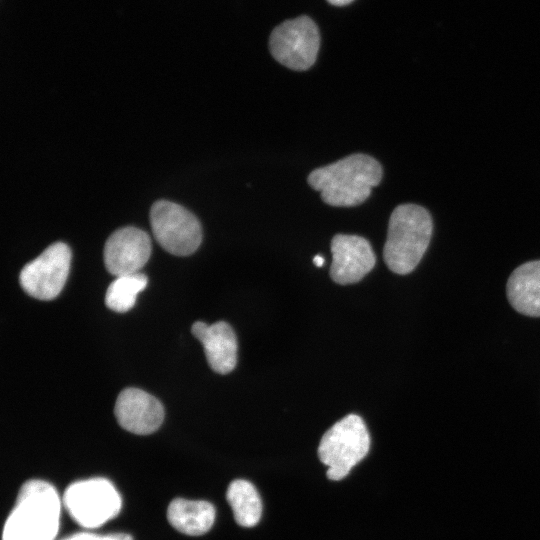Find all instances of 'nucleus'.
<instances>
[{"instance_id":"nucleus-14","label":"nucleus","mask_w":540,"mask_h":540,"mask_svg":"<svg viewBox=\"0 0 540 540\" xmlns=\"http://www.w3.org/2000/svg\"><path fill=\"white\" fill-rule=\"evenodd\" d=\"M214 506L204 500L176 498L167 509L169 523L179 532L199 536L210 530L215 520Z\"/></svg>"},{"instance_id":"nucleus-7","label":"nucleus","mask_w":540,"mask_h":540,"mask_svg":"<svg viewBox=\"0 0 540 540\" xmlns=\"http://www.w3.org/2000/svg\"><path fill=\"white\" fill-rule=\"evenodd\" d=\"M320 45L316 24L300 16L278 25L271 33V55L282 65L296 71L309 69L315 62Z\"/></svg>"},{"instance_id":"nucleus-1","label":"nucleus","mask_w":540,"mask_h":540,"mask_svg":"<svg viewBox=\"0 0 540 540\" xmlns=\"http://www.w3.org/2000/svg\"><path fill=\"white\" fill-rule=\"evenodd\" d=\"M381 179L380 163L369 155L357 153L313 170L307 181L320 192L326 204L352 207L363 203Z\"/></svg>"},{"instance_id":"nucleus-2","label":"nucleus","mask_w":540,"mask_h":540,"mask_svg":"<svg viewBox=\"0 0 540 540\" xmlns=\"http://www.w3.org/2000/svg\"><path fill=\"white\" fill-rule=\"evenodd\" d=\"M61 500L52 484L26 481L8 515L2 540H55L59 530Z\"/></svg>"},{"instance_id":"nucleus-6","label":"nucleus","mask_w":540,"mask_h":540,"mask_svg":"<svg viewBox=\"0 0 540 540\" xmlns=\"http://www.w3.org/2000/svg\"><path fill=\"white\" fill-rule=\"evenodd\" d=\"M150 224L156 241L173 255H190L201 244L202 230L198 219L179 204L156 201L151 207Z\"/></svg>"},{"instance_id":"nucleus-19","label":"nucleus","mask_w":540,"mask_h":540,"mask_svg":"<svg viewBox=\"0 0 540 540\" xmlns=\"http://www.w3.org/2000/svg\"><path fill=\"white\" fill-rule=\"evenodd\" d=\"M325 260L324 258L321 256V255H316L314 258H313V263L317 266V267H322L323 264H324Z\"/></svg>"},{"instance_id":"nucleus-16","label":"nucleus","mask_w":540,"mask_h":540,"mask_svg":"<svg viewBox=\"0 0 540 540\" xmlns=\"http://www.w3.org/2000/svg\"><path fill=\"white\" fill-rule=\"evenodd\" d=\"M148 279L143 273L118 276L107 288L106 306L112 311L124 313L136 303L137 295L147 286Z\"/></svg>"},{"instance_id":"nucleus-10","label":"nucleus","mask_w":540,"mask_h":540,"mask_svg":"<svg viewBox=\"0 0 540 540\" xmlns=\"http://www.w3.org/2000/svg\"><path fill=\"white\" fill-rule=\"evenodd\" d=\"M332 264L330 276L338 284L360 281L375 266L374 251L365 238L337 234L331 240Z\"/></svg>"},{"instance_id":"nucleus-4","label":"nucleus","mask_w":540,"mask_h":540,"mask_svg":"<svg viewBox=\"0 0 540 540\" xmlns=\"http://www.w3.org/2000/svg\"><path fill=\"white\" fill-rule=\"evenodd\" d=\"M369 448L370 436L365 422L356 414H348L324 433L318 456L328 467V479L339 481L367 455Z\"/></svg>"},{"instance_id":"nucleus-12","label":"nucleus","mask_w":540,"mask_h":540,"mask_svg":"<svg viewBox=\"0 0 540 540\" xmlns=\"http://www.w3.org/2000/svg\"><path fill=\"white\" fill-rule=\"evenodd\" d=\"M192 334L202 343L207 362L219 374L231 372L237 363V338L232 327L219 321L208 325L197 321L192 325Z\"/></svg>"},{"instance_id":"nucleus-13","label":"nucleus","mask_w":540,"mask_h":540,"mask_svg":"<svg viewBox=\"0 0 540 540\" xmlns=\"http://www.w3.org/2000/svg\"><path fill=\"white\" fill-rule=\"evenodd\" d=\"M506 291L516 311L540 317V260L529 261L517 267L507 281Z\"/></svg>"},{"instance_id":"nucleus-11","label":"nucleus","mask_w":540,"mask_h":540,"mask_svg":"<svg viewBox=\"0 0 540 540\" xmlns=\"http://www.w3.org/2000/svg\"><path fill=\"white\" fill-rule=\"evenodd\" d=\"M114 413L123 429L138 435H148L158 430L165 415L161 402L138 388H126L120 392Z\"/></svg>"},{"instance_id":"nucleus-5","label":"nucleus","mask_w":540,"mask_h":540,"mask_svg":"<svg viewBox=\"0 0 540 540\" xmlns=\"http://www.w3.org/2000/svg\"><path fill=\"white\" fill-rule=\"evenodd\" d=\"M62 503L70 517L80 526L94 529L116 517L122 506L119 492L105 478H90L71 483Z\"/></svg>"},{"instance_id":"nucleus-3","label":"nucleus","mask_w":540,"mask_h":540,"mask_svg":"<svg viewBox=\"0 0 540 540\" xmlns=\"http://www.w3.org/2000/svg\"><path fill=\"white\" fill-rule=\"evenodd\" d=\"M433 224L429 212L416 204H401L391 213L383 258L394 273L412 272L426 252Z\"/></svg>"},{"instance_id":"nucleus-15","label":"nucleus","mask_w":540,"mask_h":540,"mask_svg":"<svg viewBox=\"0 0 540 540\" xmlns=\"http://www.w3.org/2000/svg\"><path fill=\"white\" fill-rule=\"evenodd\" d=\"M226 499L238 525L253 527L259 522L262 502L252 483L243 479L232 481L227 488Z\"/></svg>"},{"instance_id":"nucleus-18","label":"nucleus","mask_w":540,"mask_h":540,"mask_svg":"<svg viewBox=\"0 0 540 540\" xmlns=\"http://www.w3.org/2000/svg\"><path fill=\"white\" fill-rule=\"evenodd\" d=\"M332 5L343 6L351 3L353 0H327Z\"/></svg>"},{"instance_id":"nucleus-8","label":"nucleus","mask_w":540,"mask_h":540,"mask_svg":"<svg viewBox=\"0 0 540 540\" xmlns=\"http://www.w3.org/2000/svg\"><path fill=\"white\" fill-rule=\"evenodd\" d=\"M70 264V248L63 242L53 243L22 268L20 285L33 298L52 300L64 288Z\"/></svg>"},{"instance_id":"nucleus-17","label":"nucleus","mask_w":540,"mask_h":540,"mask_svg":"<svg viewBox=\"0 0 540 540\" xmlns=\"http://www.w3.org/2000/svg\"><path fill=\"white\" fill-rule=\"evenodd\" d=\"M60 540H133L126 533L96 534L92 532H78Z\"/></svg>"},{"instance_id":"nucleus-9","label":"nucleus","mask_w":540,"mask_h":540,"mask_svg":"<svg viewBox=\"0 0 540 540\" xmlns=\"http://www.w3.org/2000/svg\"><path fill=\"white\" fill-rule=\"evenodd\" d=\"M151 255L149 235L135 227H124L113 232L104 246L107 271L118 277L138 273Z\"/></svg>"}]
</instances>
